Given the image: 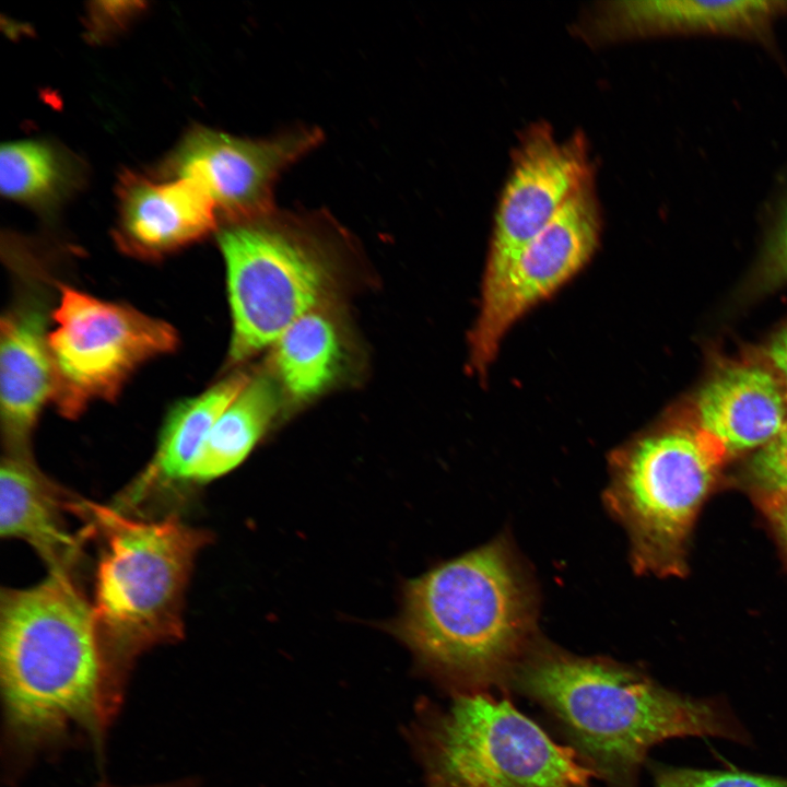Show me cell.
Masks as SVG:
<instances>
[{
	"mask_svg": "<svg viewBox=\"0 0 787 787\" xmlns=\"http://www.w3.org/2000/svg\"><path fill=\"white\" fill-rule=\"evenodd\" d=\"M589 179L579 136L560 141L545 126L525 134L500 198L481 301L494 294L527 244Z\"/></svg>",
	"mask_w": 787,
	"mask_h": 787,
	"instance_id": "cell-10",
	"label": "cell"
},
{
	"mask_svg": "<svg viewBox=\"0 0 787 787\" xmlns=\"http://www.w3.org/2000/svg\"><path fill=\"white\" fill-rule=\"evenodd\" d=\"M726 455L698 428L665 425L614 449L603 503L624 528L633 568L681 576L691 529Z\"/></svg>",
	"mask_w": 787,
	"mask_h": 787,
	"instance_id": "cell-5",
	"label": "cell"
},
{
	"mask_svg": "<svg viewBox=\"0 0 787 787\" xmlns=\"http://www.w3.org/2000/svg\"><path fill=\"white\" fill-rule=\"evenodd\" d=\"M787 283V197L766 238L755 272L752 291L771 292Z\"/></svg>",
	"mask_w": 787,
	"mask_h": 787,
	"instance_id": "cell-22",
	"label": "cell"
},
{
	"mask_svg": "<svg viewBox=\"0 0 787 787\" xmlns=\"http://www.w3.org/2000/svg\"><path fill=\"white\" fill-rule=\"evenodd\" d=\"M766 353L770 365L780 380L787 396V326L772 339Z\"/></svg>",
	"mask_w": 787,
	"mask_h": 787,
	"instance_id": "cell-25",
	"label": "cell"
},
{
	"mask_svg": "<svg viewBox=\"0 0 787 787\" xmlns=\"http://www.w3.org/2000/svg\"><path fill=\"white\" fill-rule=\"evenodd\" d=\"M249 379L244 374L230 376L176 404L165 421L153 459L124 492L116 508L136 506L158 486L186 481L215 422Z\"/></svg>",
	"mask_w": 787,
	"mask_h": 787,
	"instance_id": "cell-17",
	"label": "cell"
},
{
	"mask_svg": "<svg viewBox=\"0 0 787 787\" xmlns=\"http://www.w3.org/2000/svg\"><path fill=\"white\" fill-rule=\"evenodd\" d=\"M748 475L757 493L787 491V426L754 451Z\"/></svg>",
	"mask_w": 787,
	"mask_h": 787,
	"instance_id": "cell-23",
	"label": "cell"
},
{
	"mask_svg": "<svg viewBox=\"0 0 787 787\" xmlns=\"http://www.w3.org/2000/svg\"><path fill=\"white\" fill-rule=\"evenodd\" d=\"M269 215L236 223L219 237L233 318L232 362L273 345L326 294L327 270L316 247L295 226Z\"/></svg>",
	"mask_w": 787,
	"mask_h": 787,
	"instance_id": "cell-7",
	"label": "cell"
},
{
	"mask_svg": "<svg viewBox=\"0 0 787 787\" xmlns=\"http://www.w3.org/2000/svg\"><path fill=\"white\" fill-rule=\"evenodd\" d=\"M786 16V0L623 1L604 15L606 27L621 35H715L765 44Z\"/></svg>",
	"mask_w": 787,
	"mask_h": 787,
	"instance_id": "cell-15",
	"label": "cell"
},
{
	"mask_svg": "<svg viewBox=\"0 0 787 787\" xmlns=\"http://www.w3.org/2000/svg\"><path fill=\"white\" fill-rule=\"evenodd\" d=\"M759 504L787 550V491L757 493Z\"/></svg>",
	"mask_w": 787,
	"mask_h": 787,
	"instance_id": "cell-24",
	"label": "cell"
},
{
	"mask_svg": "<svg viewBox=\"0 0 787 787\" xmlns=\"http://www.w3.org/2000/svg\"><path fill=\"white\" fill-rule=\"evenodd\" d=\"M116 240L128 254L157 258L190 245L216 226V208L192 180L153 183L128 174L121 178Z\"/></svg>",
	"mask_w": 787,
	"mask_h": 787,
	"instance_id": "cell-12",
	"label": "cell"
},
{
	"mask_svg": "<svg viewBox=\"0 0 787 787\" xmlns=\"http://www.w3.org/2000/svg\"><path fill=\"white\" fill-rule=\"evenodd\" d=\"M75 502L33 463L28 454H9L0 469V533L30 543L50 572H71L80 541L67 529L63 512Z\"/></svg>",
	"mask_w": 787,
	"mask_h": 787,
	"instance_id": "cell-16",
	"label": "cell"
},
{
	"mask_svg": "<svg viewBox=\"0 0 787 787\" xmlns=\"http://www.w3.org/2000/svg\"><path fill=\"white\" fill-rule=\"evenodd\" d=\"M280 381L296 402L320 393L337 376L342 344L332 318L319 307L292 322L273 344Z\"/></svg>",
	"mask_w": 787,
	"mask_h": 787,
	"instance_id": "cell-19",
	"label": "cell"
},
{
	"mask_svg": "<svg viewBox=\"0 0 787 787\" xmlns=\"http://www.w3.org/2000/svg\"><path fill=\"white\" fill-rule=\"evenodd\" d=\"M599 236V209L589 179L527 244L494 294L481 301L470 337L475 372L485 373L516 320L589 260Z\"/></svg>",
	"mask_w": 787,
	"mask_h": 787,
	"instance_id": "cell-9",
	"label": "cell"
},
{
	"mask_svg": "<svg viewBox=\"0 0 787 787\" xmlns=\"http://www.w3.org/2000/svg\"><path fill=\"white\" fill-rule=\"evenodd\" d=\"M538 592L508 537L409 580L389 630L428 673L465 692L513 677L536 643Z\"/></svg>",
	"mask_w": 787,
	"mask_h": 787,
	"instance_id": "cell-2",
	"label": "cell"
},
{
	"mask_svg": "<svg viewBox=\"0 0 787 787\" xmlns=\"http://www.w3.org/2000/svg\"><path fill=\"white\" fill-rule=\"evenodd\" d=\"M512 679L561 721L595 771L614 783L627 785L649 749L671 738L751 742L724 700L688 696L625 665L575 656L539 639Z\"/></svg>",
	"mask_w": 787,
	"mask_h": 787,
	"instance_id": "cell-3",
	"label": "cell"
},
{
	"mask_svg": "<svg viewBox=\"0 0 787 787\" xmlns=\"http://www.w3.org/2000/svg\"><path fill=\"white\" fill-rule=\"evenodd\" d=\"M97 787H122V786H114L109 784H102ZM128 787H200L199 783L192 778H183L178 780H172L167 783H160V784H153V785H144V786H128Z\"/></svg>",
	"mask_w": 787,
	"mask_h": 787,
	"instance_id": "cell-26",
	"label": "cell"
},
{
	"mask_svg": "<svg viewBox=\"0 0 787 787\" xmlns=\"http://www.w3.org/2000/svg\"><path fill=\"white\" fill-rule=\"evenodd\" d=\"M696 418L726 457L755 451L787 426V396L772 368L736 365L703 386Z\"/></svg>",
	"mask_w": 787,
	"mask_h": 787,
	"instance_id": "cell-13",
	"label": "cell"
},
{
	"mask_svg": "<svg viewBox=\"0 0 787 787\" xmlns=\"http://www.w3.org/2000/svg\"><path fill=\"white\" fill-rule=\"evenodd\" d=\"M655 787H787V778L737 771L662 767L656 771Z\"/></svg>",
	"mask_w": 787,
	"mask_h": 787,
	"instance_id": "cell-21",
	"label": "cell"
},
{
	"mask_svg": "<svg viewBox=\"0 0 787 787\" xmlns=\"http://www.w3.org/2000/svg\"><path fill=\"white\" fill-rule=\"evenodd\" d=\"M85 507L103 539L92 609L103 663V716L109 728L136 660L183 637L185 589L209 535L176 515L144 521L114 507L86 502Z\"/></svg>",
	"mask_w": 787,
	"mask_h": 787,
	"instance_id": "cell-4",
	"label": "cell"
},
{
	"mask_svg": "<svg viewBox=\"0 0 787 787\" xmlns=\"http://www.w3.org/2000/svg\"><path fill=\"white\" fill-rule=\"evenodd\" d=\"M47 316L37 301L14 307L1 320V419L11 454H27L43 404L52 397L54 366Z\"/></svg>",
	"mask_w": 787,
	"mask_h": 787,
	"instance_id": "cell-14",
	"label": "cell"
},
{
	"mask_svg": "<svg viewBox=\"0 0 787 787\" xmlns=\"http://www.w3.org/2000/svg\"><path fill=\"white\" fill-rule=\"evenodd\" d=\"M52 319L51 399L71 419L95 400H114L140 365L178 343L167 322L63 285Z\"/></svg>",
	"mask_w": 787,
	"mask_h": 787,
	"instance_id": "cell-8",
	"label": "cell"
},
{
	"mask_svg": "<svg viewBox=\"0 0 787 787\" xmlns=\"http://www.w3.org/2000/svg\"><path fill=\"white\" fill-rule=\"evenodd\" d=\"M278 407L279 395L271 379L263 375L250 378L215 422L187 480L211 481L242 463L268 428Z\"/></svg>",
	"mask_w": 787,
	"mask_h": 787,
	"instance_id": "cell-18",
	"label": "cell"
},
{
	"mask_svg": "<svg viewBox=\"0 0 787 787\" xmlns=\"http://www.w3.org/2000/svg\"><path fill=\"white\" fill-rule=\"evenodd\" d=\"M431 787H585L598 776L508 701L470 691L424 725Z\"/></svg>",
	"mask_w": 787,
	"mask_h": 787,
	"instance_id": "cell-6",
	"label": "cell"
},
{
	"mask_svg": "<svg viewBox=\"0 0 787 787\" xmlns=\"http://www.w3.org/2000/svg\"><path fill=\"white\" fill-rule=\"evenodd\" d=\"M315 129L291 131L270 140H247L202 127L191 130L169 161L177 178L195 181L216 211L236 223L271 213L280 173L315 148Z\"/></svg>",
	"mask_w": 787,
	"mask_h": 787,
	"instance_id": "cell-11",
	"label": "cell"
},
{
	"mask_svg": "<svg viewBox=\"0 0 787 787\" xmlns=\"http://www.w3.org/2000/svg\"><path fill=\"white\" fill-rule=\"evenodd\" d=\"M103 663L92 604L71 572H50L0 601V688L11 756L58 747L72 733L102 747Z\"/></svg>",
	"mask_w": 787,
	"mask_h": 787,
	"instance_id": "cell-1",
	"label": "cell"
},
{
	"mask_svg": "<svg viewBox=\"0 0 787 787\" xmlns=\"http://www.w3.org/2000/svg\"><path fill=\"white\" fill-rule=\"evenodd\" d=\"M68 157L39 140L9 142L0 152V189L9 199L35 207L60 201L75 183Z\"/></svg>",
	"mask_w": 787,
	"mask_h": 787,
	"instance_id": "cell-20",
	"label": "cell"
}]
</instances>
